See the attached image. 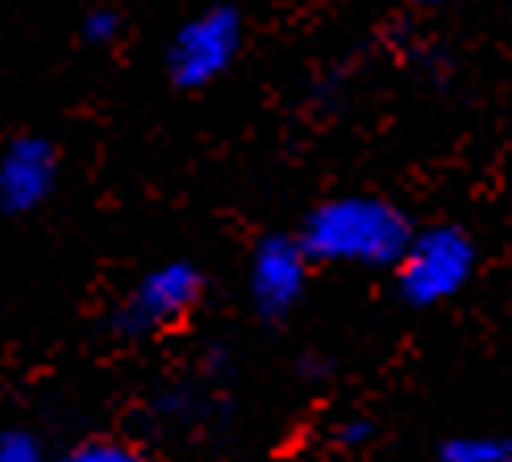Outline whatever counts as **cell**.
<instances>
[{"label":"cell","instance_id":"cell-6","mask_svg":"<svg viewBox=\"0 0 512 462\" xmlns=\"http://www.w3.org/2000/svg\"><path fill=\"white\" fill-rule=\"evenodd\" d=\"M59 184V154L55 142L38 134H21L0 150V209L5 213H34L50 200Z\"/></svg>","mask_w":512,"mask_h":462},{"label":"cell","instance_id":"cell-5","mask_svg":"<svg viewBox=\"0 0 512 462\" xmlns=\"http://www.w3.org/2000/svg\"><path fill=\"white\" fill-rule=\"evenodd\" d=\"M309 254H304L300 238H284V234H271L254 246L250 254V300L263 317L279 321L288 317L292 308L300 304L304 288H309Z\"/></svg>","mask_w":512,"mask_h":462},{"label":"cell","instance_id":"cell-8","mask_svg":"<svg viewBox=\"0 0 512 462\" xmlns=\"http://www.w3.org/2000/svg\"><path fill=\"white\" fill-rule=\"evenodd\" d=\"M55 462H142V454L130 446V442H113V438H92L84 446L67 450L63 458Z\"/></svg>","mask_w":512,"mask_h":462},{"label":"cell","instance_id":"cell-4","mask_svg":"<svg viewBox=\"0 0 512 462\" xmlns=\"http://www.w3.org/2000/svg\"><path fill=\"white\" fill-rule=\"evenodd\" d=\"M200 292H204V279L192 263H184V259L159 263L121 300L113 329L121 338H155V333L192 317V308L200 304Z\"/></svg>","mask_w":512,"mask_h":462},{"label":"cell","instance_id":"cell-7","mask_svg":"<svg viewBox=\"0 0 512 462\" xmlns=\"http://www.w3.org/2000/svg\"><path fill=\"white\" fill-rule=\"evenodd\" d=\"M438 462H512V442L492 433H467V438H450L438 450Z\"/></svg>","mask_w":512,"mask_h":462},{"label":"cell","instance_id":"cell-10","mask_svg":"<svg viewBox=\"0 0 512 462\" xmlns=\"http://www.w3.org/2000/svg\"><path fill=\"white\" fill-rule=\"evenodd\" d=\"M80 34H84V42H92V46H109V42H117L121 38V13L117 9H92L88 17H84V25H80Z\"/></svg>","mask_w":512,"mask_h":462},{"label":"cell","instance_id":"cell-11","mask_svg":"<svg viewBox=\"0 0 512 462\" xmlns=\"http://www.w3.org/2000/svg\"><path fill=\"white\" fill-rule=\"evenodd\" d=\"M371 433H375V425H371L367 417H354V421H342V425L334 429V442H338V446H363Z\"/></svg>","mask_w":512,"mask_h":462},{"label":"cell","instance_id":"cell-2","mask_svg":"<svg viewBox=\"0 0 512 462\" xmlns=\"http://www.w3.org/2000/svg\"><path fill=\"white\" fill-rule=\"evenodd\" d=\"M475 275V242L458 225L421 229L396 263V292L413 308H433L467 288Z\"/></svg>","mask_w":512,"mask_h":462},{"label":"cell","instance_id":"cell-1","mask_svg":"<svg viewBox=\"0 0 512 462\" xmlns=\"http://www.w3.org/2000/svg\"><path fill=\"white\" fill-rule=\"evenodd\" d=\"M413 242V225L392 200L334 196L317 204L300 229V246L313 263L342 267H396Z\"/></svg>","mask_w":512,"mask_h":462},{"label":"cell","instance_id":"cell-3","mask_svg":"<svg viewBox=\"0 0 512 462\" xmlns=\"http://www.w3.org/2000/svg\"><path fill=\"white\" fill-rule=\"evenodd\" d=\"M242 13L234 5H209L188 17L167 46V75L175 88H209L242 55Z\"/></svg>","mask_w":512,"mask_h":462},{"label":"cell","instance_id":"cell-12","mask_svg":"<svg viewBox=\"0 0 512 462\" xmlns=\"http://www.w3.org/2000/svg\"><path fill=\"white\" fill-rule=\"evenodd\" d=\"M417 5H429V9H438V5H450V0H417Z\"/></svg>","mask_w":512,"mask_h":462},{"label":"cell","instance_id":"cell-9","mask_svg":"<svg viewBox=\"0 0 512 462\" xmlns=\"http://www.w3.org/2000/svg\"><path fill=\"white\" fill-rule=\"evenodd\" d=\"M0 462H46V454L30 429H5L0 433Z\"/></svg>","mask_w":512,"mask_h":462}]
</instances>
